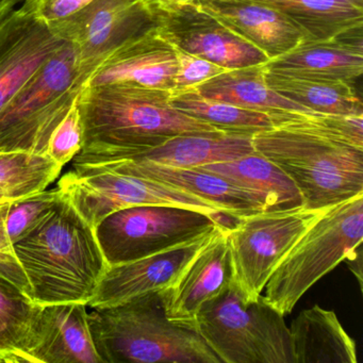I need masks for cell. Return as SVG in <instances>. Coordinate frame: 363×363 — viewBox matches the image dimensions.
Returning <instances> with one entry per match:
<instances>
[{"label":"cell","instance_id":"d6986e66","mask_svg":"<svg viewBox=\"0 0 363 363\" xmlns=\"http://www.w3.org/2000/svg\"><path fill=\"white\" fill-rule=\"evenodd\" d=\"M197 5L264 52L269 60L294 50L306 35L292 21L252 0H201Z\"/></svg>","mask_w":363,"mask_h":363},{"label":"cell","instance_id":"74e56055","mask_svg":"<svg viewBox=\"0 0 363 363\" xmlns=\"http://www.w3.org/2000/svg\"><path fill=\"white\" fill-rule=\"evenodd\" d=\"M21 0H0V23L16 9Z\"/></svg>","mask_w":363,"mask_h":363},{"label":"cell","instance_id":"7402d4cb","mask_svg":"<svg viewBox=\"0 0 363 363\" xmlns=\"http://www.w3.org/2000/svg\"><path fill=\"white\" fill-rule=\"evenodd\" d=\"M252 138L230 133L180 135L145 152L118 159L152 161L178 169H195L212 163L227 162L252 154L255 152Z\"/></svg>","mask_w":363,"mask_h":363},{"label":"cell","instance_id":"ac0fdd59","mask_svg":"<svg viewBox=\"0 0 363 363\" xmlns=\"http://www.w3.org/2000/svg\"><path fill=\"white\" fill-rule=\"evenodd\" d=\"M176 73L174 48L155 27L104 61L88 84H126L173 92Z\"/></svg>","mask_w":363,"mask_h":363},{"label":"cell","instance_id":"44dd1931","mask_svg":"<svg viewBox=\"0 0 363 363\" xmlns=\"http://www.w3.org/2000/svg\"><path fill=\"white\" fill-rule=\"evenodd\" d=\"M294 363H357L356 342L333 310H303L290 327Z\"/></svg>","mask_w":363,"mask_h":363},{"label":"cell","instance_id":"7c38bea8","mask_svg":"<svg viewBox=\"0 0 363 363\" xmlns=\"http://www.w3.org/2000/svg\"><path fill=\"white\" fill-rule=\"evenodd\" d=\"M157 28L174 48L201 57L226 69L265 65L269 58L195 5L175 11H154Z\"/></svg>","mask_w":363,"mask_h":363},{"label":"cell","instance_id":"7a4b0ae2","mask_svg":"<svg viewBox=\"0 0 363 363\" xmlns=\"http://www.w3.org/2000/svg\"><path fill=\"white\" fill-rule=\"evenodd\" d=\"M38 305L88 303L108 264L94 228L63 194L50 216L13 244Z\"/></svg>","mask_w":363,"mask_h":363},{"label":"cell","instance_id":"5b68a950","mask_svg":"<svg viewBox=\"0 0 363 363\" xmlns=\"http://www.w3.org/2000/svg\"><path fill=\"white\" fill-rule=\"evenodd\" d=\"M363 241V194L326 208L277 265L263 298L282 315Z\"/></svg>","mask_w":363,"mask_h":363},{"label":"cell","instance_id":"52a82bcc","mask_svg":"<svg viewBox=\"0 0 363 363\" xmlns=\"http://www.w3.org/2000/svg\"><path fill=\"white\" fill-rule=\"evenodd\" d=\"M193 327L223 363H294L284 315L263 295L248 303L231 280L201 308Z\"/></svg>","mask_w":363,"mask_h":363},{"label":"cell","instance_id":"30bf717a","mask_svg":"<svg viewBox=\"0 0 363 363\" xmlns=\"http://www.w3.org/2000/svg\"><path fill=\"white\" fill-rule=\"evenodd\" d=\"M58 186L93 228L109 214L133 206H176L226 216L190 193L137 176L112 172L78 175L72 171L61 178Z\"/></svg>","mask_w":363,"mask_h":363},{"label":"cell","instance_id":"f546056e","mask_svg":"<svg viewBox=\"0 0 363 363\" xmlns=\"http://www.w3.org/2000/svg\"><path fill=\"white\" fill-rule=\"evenodd\" d=\"M271 116L274 127L309 131L363 148V116L280 111L271 113Z\"/></svg>","mask_w":363,"mask_h":363},{"label":"cell","instance_id":"cb8c5ba5","mask_svg":"<svg viewBox=\"0 0 363 363\" xmlns=\"http://www.w3.org/2000/svg\"><path fill=\"white\" fill-rule=\"evenodd\" d=\"M224 178L244 190L258 195L267 210L289 209L303 206L298 189L279 167L255 150L227 162L199 167Z\"/></svg>","mask_w":363,"mask_h":363},{"label":"cell","instance_id":"d4e9b609","mask_svg":"<svg viewBox=\"0 0 363 363\" xmlns=\"http://www.w3.org/2000/svg\"><path fill=\"white\" fill-rule=\"evenodd\" d=\"M191 90L207 99L269 114L280 111L312 112L269 88L265 79L264 65L226 69Z\"/></svg>","mask_w":363,"mask_h":363},{"label":"cell","instance_id":"9c48e42d","mask_svg":"<svg viewBox=\"0 0 363 363\" xmlns=\"http://www.w3.org/2000/svg\"><path fill=\"white\" fill-rule=\"evenodd\" d=\"M325 209L298 206L237 218L227 230L229 267L246 301H258L274 269Z\"/></svg>","mask_w":363,"mask_h":363},{"label":"cell","instance_id":"d590c367","mask_svg":"<svg viewBox=\"0 0 363 363\" xmlns=\"http://www.w3.org/2000/svg\"><path fill=\"white\" fill-rule=\"evenodd\" d=\"M346 264L348 269H350L354 277L358 280L359 286H360L361 291H362V280H363V265H362V243L357 245L352 252H350L345 258Z\"/></svg>","mask_w":363,"mask_h":363},{"label":"cell","instance_id":"4fadbf2b","mask_svg":"<svg viewBox=\"0 0 363 363\" xmlns=\"http://www.w3.org/2000/svg\"><path fill=\"white\" fill-rule=\"evenodd\" d=\"M74 172L78 175L112 172L156 180L199 197L222 213L235 218L267 210L264 201L258 195L199 167L178 169L152 161L116 159L74 165Z\"/></svg>","mask_w":363,"mask_h":363},{"label":"cell","instance_id":"484cf974","mask_svg":"<svg viewBox=\"0 0 363 363\" xmlns=\"http://www.w3.org/2000/svg\"><path fill=\"white\" fill-rule=\"evenodd\" d=\"M265 79L284 99L312 112L363 116V105L352 84L271 71L265 67Z\"/></svg>","mask_w":363,"mask_h":363},{"label":"cell","instance_id":"ba28073f","mask_svg":"<svg viewBox=\"0 0 363 363\" xmlns=\"http://www.w3.org/2000/svg\"><path fill=\"white\" fill-rule=\"evenodd\" d=\"M237 218L176 206H133L106 216L95 235L108 267L152 256L205 237Z\"/></svg>","mask_w":363,"mask_h":363},{"label":"cell","instance_id":"d6a6232c","mask_svg":"<svg viewBox=\"0 0 363 363\" xmlns=\"http://www.w3.org/2000/svg\"><path fill=\"white\" fill-rule=\"evenodd\" d=\"M174 52L177 60V73H176L174 90L172 93L196 88L199 84L226 71V69L211 61L189 54L179 48H174Z\"/></svg>","mask_w":363,"mask_h":363},{"label":"cell","instance_id":"8d00e7d4","mask_svg":"<svg viewBox=\"0 0 363 363\" xmlns=\"http://www.w3.org/2000/svg\"><path fill=\"white\" fill-rule=\"evenodd\" d=\"M154 11L171 12L184 7L195 5L201 0H145Z\"/></svg>","mask_w":363,"mask_h":363},{"label":"cell","instance_id":"8992f818","mask_svg":"<svg viewBox=\"0 0 363 363\" xmlns=\"http://www.w3.org/2000/svg\"><path fill=\"white\" fill-rule=\"evenodd\" d=\"M86 84L75 48L65 42L0 113V152L48 155L55 129Z\"/></svg>","mask_w":363,"mask_h":363},{"label":"cell","instance_id":"e575fe53","mask_svg":"<svg viewBox=\"0 0 363 363\" xmlns=\"http://www.w3.org/2000/svg\"><path fill=\"white\" fill-rule=\"evenodd\" d=\"M11 203L0 205V279L9 282L29 297V284L16 258L13 244L6 229V218Z\"/></svg>","mask_w":363,"mask_h":363},{"label":"cell","instance_id":"8fae6325","mask_svg":"<svg viewBox=\"0 0 363 363\" xmlns=\"http://www.w3.org/2000/svg\"><path fill=\"white\" fill-rule=\"evenodd\" d=\"M157 27L154 10L145 0H95L79 16L52 27L77 52L86 78L116 50Z\"/></svg>","mask_w":363,"mask_h":363},{"label":"cell","instance_id":"836d02e7","mask_svg":"<svg viewBox=\"0 0 363 363\" xmlns=\"http://www.w3.org/2000/svg\"><path fill=\"white\" fill-rule=\"evenodd\" d=\"M95 0H24L22 8L52 28L79 16Z\"/></svg>","mask_w":363,"mask_h":363},{"label":"cell","instance_id":"277c9868","mask_svg":"<svg viewBox=\"0 0 363 363\" xmlns=\"http://www.w3.org/2000/svg\"><path fill=\"white\" fill-rule=\"evenodd\" d=\"M298 189L303 207L325 209L363 194V148L299 129L273 127L252 138Z\"/></svg>","mask_w":363,"mask_h":363},{"label":"cell","instance_id":"f1b7e54d","mask_svg":"<svg viewBox=\"0 0 363 363\" xmlns=\"http://www.w3.org/2000/svg\"><path fill=\"white\" fill-rule=\"evenodd\" d=\"M37 303L0 279V363H33L26 352Z\"/></svg>","mask_w":363,"mask_h":363},{"label":"cell","instance_id":"1f68e13d","mask_svg":"<svg viewBox=\"0 0 363 363\" xmlns=\"http://www.w3.org/2000/svg\"><path fill=\"white\" fill-rule=\"evenodd\" d=\"M82 139L84 130L77 101L55 129L48 143V155L65 167L82 150Z\"/></svg>","mask_w":363,"mask_h":363},{"label":"cell","instance_id":"3957f363","mask_svg":"<svg viewBox=\"0 0 363 363\" xmlns=\"http://www.w3.org/2000/svg\"><path fill=\"white\" fill-rule=\"evenodd\" d=\"M92 309L89 326L103 363H223L194 328L167 318L159 291Z\"/></svg>","mask_w":363,"mask_h":363},{"label":"cell","instance_id":"2e32d148","mask_svg":"<svg viewBox=\"0 0 363 363\" xmlns=\"http://www.w3.org/2000/svg\"><path fill=\"white\" fill-rule=\"evenodd\" d=\"M86 308V303H37L26 345L33 363H103Z\"/></svg>","mask_w":363,"mask_h":363},{"label":"cell","instance_id":"ffe728a7","mask_svg":"<svg viewBox=\"0 0 363 363\" xmlns=\"http://www.w3.org/2000/svg\"><path fill=\"white\" fill-rule=\"evenodd\" d=\"M264 67L281 73L354 84L363 73L362 29L327 41L303 42Z\"/></svg>","mask_w":363,"mask_h":363},{"label":"cell","instance_id":"4dcf8cb0","mask_svg":"<svg viewBox=\"0 0 363 363\" xmlns=\"http://www.w3.org/2000/svg\"><path fill=\"white\" fill-rule=\"evenodd\" d=\"M63 194L62 189L57 186L12 203L6 218V229L12 244L33 233L50 216Z\"/></svg>","mask_w":363,"mask_h":363},{"label":"cell","instance_id":"4316f807","mask_svg":"<svg viewBox=\"0 0 363 363\" xmlns=\"http://www.w3.org/2000/svg\"><path fill=\"white\" fill-rule=\"evenodd\" d=\"M169 101L179 111L230 135L252 137L274 127L273 118L269 113L207 99L194 90L172 93Z\"/></svg>","mask_w":363,"mask_h":363},{"label":"cell","instance_id":"5bb4252c","mask_svg":"<svg viewBox=\"0 0 363 363\" xmlns=\"http://www.w3.org/2000/svg\"><path fill=\"white\" fill-rule=\"evenodd\" d=\"M65 44L22 7L0 23V113Z\"/></svg>","mask_w":363,"mask_h":363},{"label":"cell","instance_id":"603a6c76","mask_svg":"<svg viewBox=\"0 0 363 363\" xmlns=\"http://www.w3.org/2000/svg\"><path fill=\"white\" fill-rule=\"evenodd\" d=\"M284 14L306 35L327 41L362 29L363 0H252Z\"/></svg>","mask_w":363,"mask_h":363},{"label":"cell","instance_id":"6da1fadb","mask_svg":"<svg viewBox=\"0 0 363 363\" xmlns=\"http://www.w3.org/2000/svg\"><path fill=\"white\" fill-rule=\"evenodd\" d=\"M171 95L133 84H86L78 99L84 139L73 165L125 158L176 135L226 133L176 109Z\"/></svg>","mask_w":363,"mask_h":363},{"label":"cell","instance_id":"83f0119b","mask_svg":"<svg viewBox=\"0 0 363 363\" xmlns=\"http://www.w3.org/2000/svg\"><path fill=\"white\" fill-rule=\"evenodd\" d=\"M62 169L48 155L0 152V205L46 190Z\"/></svg>","mask_w":363,"mask_h":363},{"label":"cell","instance_id":"e0dca14e","mask_svg":"<svg viewBox=\"0 0 363 363\" xmlns=\"http://www.w3.org/2000/svg\"><path fill=\"white\" fill-rule=\"evenodd\" d=\"M212 233L177 247L108 267L86 307H109L169 288Z\"/></svg>","mask_w":363,"mask_h":363},{"label":"cell","instance_id":"9a60e30c","mask_svg":"<svg viewBox=\"0 0 363 363\" xmlns=\"http://www.w3.org/2000/svg\"><path fill=\"white\" fill-rule=\"evenodd\" d=\"M228 229L216 227L177 279L169 288L159 291L169 320L194 328L193 323L201 308L228 288L231 280Z\"/></svg>","mask_w":363,"mask_h":363}]
</instances>
